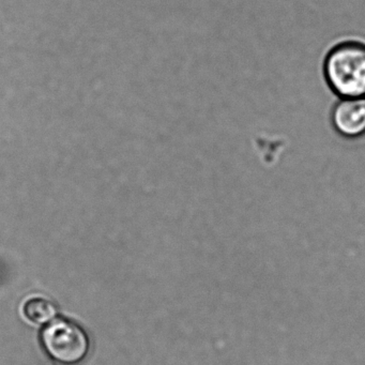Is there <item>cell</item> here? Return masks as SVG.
Here are the masks:
<instances>
[{
    "label": "cell",
    "mask_w": 365,
    "mask_h": 365,
    "mask_svg": "<svg viewBox=\"0 0 365 365\" xmlns=\"http://www.w3.org/2000/svg\"><path fill=\"white\" fill-rule=\"evenodd\" d=\"M322 73L339 99L365 100V43L348 40L333 46L324 57Z\"/></svg>",
    "instance_id": "6da1fadb"
},
{
    "label": "cell",
    "mask_w": 365,
    "mask_h": 365,
    "mask_svg": "<svg viewBox=\"0 0 365 365\" xmlns=\"http://www.w3.org/2000/svg\"><path fill=\"white\" fill-rule=\"evenodd\" d=\"M24 315L34 324H43L52 322L57 315L54 302L44 297H33L25 302Z\"/></svg>",
    "instance_id": "277c9868"
},
{
    "label": "cell",
    "mask_w": 365,
    "mask_h": 365,
    "mask_svg": "<svg viewBox=\"0 0 365 365\" xmlns=\"http://www.w3.org/2000/svg\"><path fill=\"white\" fill-rule=\"evenodd\" d=\"M330 123L334 131L347 140L365 136V100L339 99L330 113Z\"/></svg>",
    "instance_id": "3957f363"
},
{
    "label": "cell",
    "mask_w": 365,
    "mask_h": 365,
    "mask_svg": "<svg viewBox=\"0 0 365 365\" xmlns=\"http://www.w3.org/2000/svg\"><path fill=\"white\" fill-rule=\"evenodd\" d=\"M42 345L51 358L63 365H74L88 354L89 339L85 331L70 320H53L42 331Z\"/></svg>",
    "instance_id": "7a4b0ae2"
}]
</instances>
